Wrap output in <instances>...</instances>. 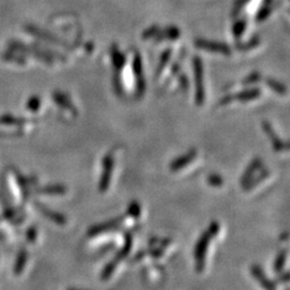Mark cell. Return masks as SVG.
Segmentation results:
<instances>
[{"label":"cell","mask_w":290,"mask_h":290,"mask_svg":"<svg viewBox=\"0 0 290 290\" xmlns=\"http://www.w3.org/2000/svg\"><path fill=\"white\" fill-rule=\"evenodd\" d=\"M219 231V224L217 221L211 222L209 229L204 234H202L195 247V260H196V270L198 273L203 272L205 268V257L208 252L209 244L212 237H214Z\"/></svg>","instance_id":"obj_1"},{"label":"cell","mask_w":290,"mask_h":290,"mask_svg":"<svg viewBox=\"0 0 290 290\" xmlns=\"http://www.w3.org/2000/svg\"><path fill=\"white\" fill-rule=\"evenodd\" d=\"M113 168H114V159L112 155L109 154L105 157V159H103V172L101 174V178L99 181V191H101V193L107 191L109 186H110Z\"/></svg>","instance_id":"obj_2"},{"label":"cell","mask_w":290,"mask_h":290,"mask_svg":"<svg viewBox=\"0 0 290 290\" xmlns=\"http://www.w3.org/2000/svg\"><path fill=\"white\" fill-rule=\"evenodd\" d=\"M123 221H124V216L117 217V218H114L105 222H101V224L91 227L89 231H87V235H89V236H95L100 234H105V232H108V231L116 230L118 229V227L122 225Z\"/></svg>","instance_id":"obj_3"},{"label":"cell","mask_w":290,"mask_h":290,"mask_svg":"<svg viewBox=\"0 0 290 290\" xmlns=\"http://www.w3.org/2000/svg\"><path fill=\"white\" fill-rule=\"evenodd\" d=\"M251 272L253 274V276L255 277L258 283L261 285V287L265 290H275L276 285L274 282H272L271 279H269L268 276L263 272L262 268L258 265H254L251 268Z\"/></svg>","instance_id":"obj_4"},{"label":"cell","mask_w":290,"mask_h":290,"mask_svg":"<svg viewBox=\"0 0 290 290\" xmlns=\"http://www.w3.org/2000/svg\"><path fill=\"white\" fill-rule=\"evenodd\" d=\"M131 247H132V235L130 232H126L125 236H124L123 247L121 248V251L116 254L115 257L111 260L113 265L117 267L118 263H120L124 258H126L128 256V254L131 251Z\"/></svg>","instance_id":"obj_5"},{"label":"cell","mask_w":290,"mask_h":290,"mask_svg":"<svg viewBox=\"0 0 290 290\" xmlns=\"http://www.w3.org/2000/svg\"><path fill=\"white\" fill-rule=\"evenodd\" d=\"M197 156V152L196 151H190L187 154H184L183 156H181L177 159H174L172 163L170 164V170L172 171V172H178V171L182 170L186 165L189 164L193 160L195 159V157Z\"/></svg>","instance_id":"obj_6"},{"label":"cell","mask_w":290,"mask_h":290,"mask_svg":"<svg viewBox=\"0 0 290 290\" xmlns=\"http://www.w3.org/2000/svg\"><path fill=\"white\" fill-rule=\"evenodd\" d=\"M261 164H262V163H261V159L260 158H255L250 163V165H248V167L246 168V170L244 171V173H243L242 178H241V185H242V187L248 182V181H250L254 177V175H255V173L257 172V171L259 169H260Z\"/></svg>","instance_id":"obj_7"},{"label":"cell","mask_w":290,"mask_h":290,"mask_svg":"<svg viewBox=\"0 0 290 290\" xmlns=\"http://www.w3.org/2000/svg\"><path fill=\"white\" fill-rule=\"evenodd\" d=\"M263 128L266 129V131L268 132V134H269V137H270V139H271V141H272V144H273V146H274V148L276 149L277 152H283V151H287L288 149V145L285 143V142H283L282 140H279L278 138H277V136L275 134V132H274L273 130H272V128L269 126V124H263Z\"/></svg>","instance_id":"obj_8"},{"label":"cell","mask_w":290,"mask_h":290,"mask_svg":"<svg viewBox=\"0 0 290 290\" xmlns=\"http://www.w3.org/2000/svg\"><path fill=\"white\" fill-rule=\"evenodd\" d=\"M269 175V171L268 170H263L262 172L257 175V177H253L248 182L243 186V189L244 190H251L253 188H255L258 184H260L263 180H266Z\"/></svg>","instance_id":"obj_9"},{"label":"cell","mask_w":290,"mask_h":290,"mask_svg":"<svg viewBox=\"0 0 290 290\" xmlns=\"http://www.w3.org/2000/svg\"><path fill=\"white\" fill-rule=\"evenodd\" d=\"M286 258H287V250L282 251L277 255V257L275 259V262H274V271H275L276 273L283 272L285 262H286Z\"/></svg>","instance_id":"obj_10"},{"label":"cell","mask_w":290,"mask_h":290,"mask_svg":"<svg viewBox=\"0 0 290 290\" xmlns=\"http://www.w3.org/2000/svg\"><path fill=\"white\" fill-rule=\"evenodd\" d=\"M128 215L131 216L132 218H139L141 215V205L139 204L138 201H132L128 206Z\"/></svg>","instance_id":"obj_11"},{"label":"cell","mask_w":290,"mask_h":290,"mask_svg":"<svg viewBox=\"0 0 290 290\" xmlns=\"http://www.w3.org/2000/svg\"><path fill=\"white\" fill-rule=\"evenodd\" d=\"M208 183L213 186V187H221L222 184H224V180L220 177L219 174L216 173H212L209 175L208 178Z\"/></svg>","instance_id":"obj_12"},{"label":"cell","mask_w":290,"mask_h":290,"mask_svg":"<svg viewBox=\"0 0 290 290\" xmlns=\"http://www.w3.org/2000/svg\"><path fill=\"white\" fill-rule=\"evenodd\" d=\"M282 275L278 277V282H282V283H287L289 281V273L288 272H281Z\"/></svg>","instance_id":"obj_13"},{"label":"cell","mask_w":290,"mask_h":290,"mask_svg":"<svg viewBox=\"0 0 290 290\" xmlns=\"http://www.w3.org/2000/svg\"><path fill=\"white\" fill-rule=\"evenodd\" d=\"M287 236H288L287 232H285V234L283 235V237L281 236V239H283V240H287Z\"/></svg>","instance_id":"obj_14"},{"label":"cell","mask_w":290,"mask_h":290,"mask_svg":"<svg viewBox=\"0 0 290 290\" xmlns=\"http://www.w3.org/2000/svg\"><path fill=\"white\" fill-rule=\"evenodd\" d=\"M69 290H81V289H69Z\"/></svg>","instance_id":"obj_15"}]
</instances>
